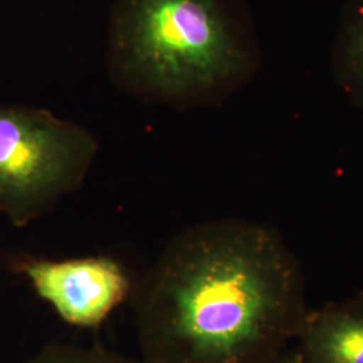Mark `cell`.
I'll return each mask as SVG.
<instances>
[{
    "mask_svg": "<svg viewBox=\"0 0 363 363\" xmlns=\"http://www.w3.org/2000/svg\"><path fill=\"white\" fill-rule=\"evenodd\" d=\"M130 300L144 363H272L310 311L284 237L244 218L175 234Z\"/></svg>",
    "mask_w": 363,
    "mask_h": 363,
    "instance_id": "6da1fadb",
    "label": "cell"
},
{
    "mask_svg": "<svg viewBox=\"0 0 363 363\" xmlns=\"http://www.w3.org/2000/svg\"><path fill=\"white\" fill-rule=\"evenodd\" d=\"M104 52L115 89L177 112L220 106L264 65L247 0H112Z\"/></svg>",
    "mask_w": 363,
    "mask_h": 363,
    "instance_id": "7a4b0ae2",
    "label": "cell"
},
{
    "mask_svg": "<svg viewBox=\"0 0 363 363\" xmlns=\"http://www.w3.org/2000/svg\"><path fill=\"white\" fill-rule=\"evenodd\" d=\"M100 142L89 128L31 105H0V216L15 228L52 214L91 175Z\"/></svg>",
    "mask_w": 363,
    "mask_h": 363,
    "instance_id": "3957f363",
    "label": "cell"
},
{
    "mask_svg": "<svg viewBox=\"0 0 363 363\" xmlns=\"http://www.w3.org/2000/svg\"><path fill=\"white\" fill-rule=\"evenodd\" d=\"M10 269L25 277L61 320L78 328L103 325L133 289L124 265L108 256L52 259L23 253L10 259Z\"/></svg>",
    "mask_w": 363,
    "mask_h": 363,
    "instance_id": "277c9868",
    "label": "cell"
},
{
    "mask_svg": "<svg viewBox=\"0 0 363 363\" xmlns=\"http://www.w3.org/2000/svg\"><path fill=\"white\" fill-rule=\"evenodd\" d=\"M298 339L306 363H363V294L310 310Z\"/></svg>",
    "mask_w": 363,
    "mask_h": 363,
    "instance_id": "5b68a950",
    "label": "cell"
},
{
    "mask_svg": "<svg viewBox=\"0 0 363 363\" xmlns=\"http://www.w3.org/2000/svg\"><path fill=\"white\" fill-rule=\"evenodd\" d=\"M331 74L351 104L363 109V0H347L340 11Z\"/></svg>",
    "mask_w": 363,
    "mask_h": 363,
    "instance_id": "8992f818",
    "label": "cell"
},
{
    "mask_svg": "<svg viewBox=\"0 0 363 363\" xmlns=\"http://www.w3.org/2000/svg\"><path fill=\"white\" fill-rule=\"evenodd\" d=\"M23 363H144L115 351L67 342H50Z\"/></svg>",
    "mask_w": 363,
    "mask_h": 363,
    "instance_id": "52a82bcc",
    "label": "cell"
},
{
    "mask_svg": "<svg viewBox=\"0 0 363 363\" xmlns=\"http://www.w3.org/2000/svg\"><path fill=\"white\" fill-rule=\"evenodd\" d=\"M272 363H306L303 359V355L298 349L286 351L279 358H276Z\"/></svg>",
    "mask_w": 363,
    "mask_h": 363,
    "instance_id": "ba28073f",
    "label": "cell"
},
{
    "mask_svg": "<svg viewBox=\"0 0 363 363\" xmlns=\"http://www.w3.org/2000/svg\"><path fill=\"white\" fill-rule=\"evenodd\" d=\"M0 351H1V335H0Z\"/></svg>",
    "mask_w": 363,
    "mask_h": 363,
    "instance_id": "9c48e42d",
    "label": "cell"
}]
</instances>
